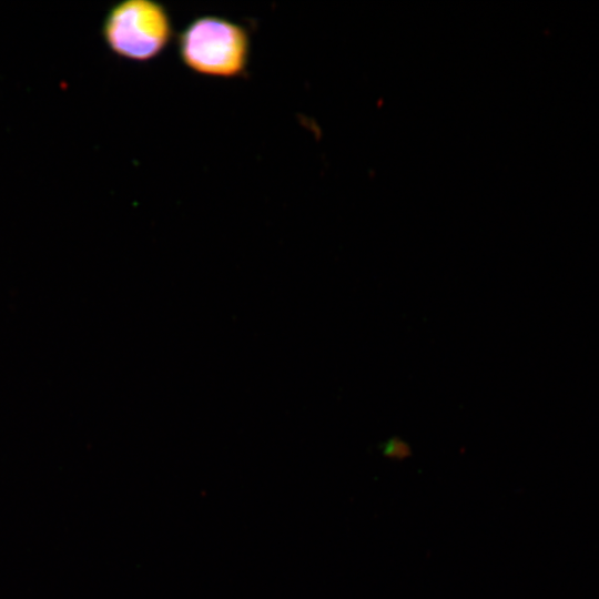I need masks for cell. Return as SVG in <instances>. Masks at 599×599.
<instances>
[{"label":"cell","mask_w":599,"mask_h":599,"mask_svg":"<svg viewBox=\"0 0 599 599\" xmlns=\"http://www.w3.org/2000/svg\"><path fill=\"white\" fill-rule=\"evenodd\" d=\"M251 45L250 32L243 24L216 14L193 18L176 35L182 64L210 78L242 77L250 63Z\"/></svg>","instance_id":"1"},{"label":"cell","mask_w":599,"mask_h":599,"mask_svg":"<svg viewBox=\"0 0 599 599\" xmlns=\"http://www.w3.org/2000/svg\"><path fill=\"white\" fill-rule=\"evenodd\" d=\"M409 451L408 445L399 439H389L383 445V454L389 458H404Z\"/></svg>","instance_id":"3"},{"label":"cell","mask_w":599,"mask_h":599,"mask_svg":"<svg viewBox=\"0 0 599 599\" xmlns=\"http://www.w3.org/2000/svg\"><path fill=\"white\" fill-rule=\"evenodd\" d=\"M102 38L115 55L149 62L160 57L174 37L169 10L154 0H123L106 12Z\"/></svg>","instance_id":"2"}]
</instances>
